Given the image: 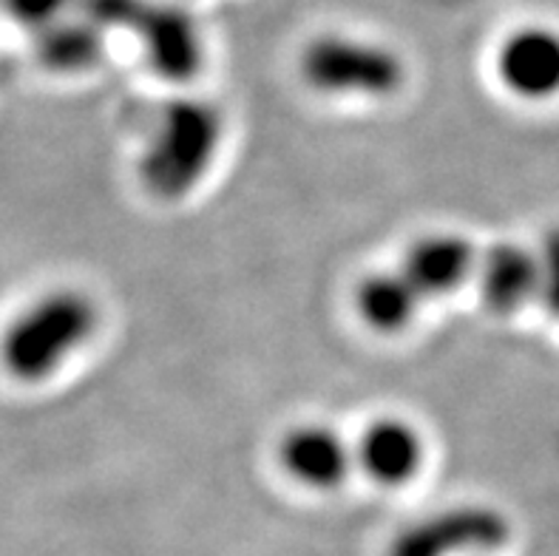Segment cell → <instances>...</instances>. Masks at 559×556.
Masks as SVG:
<instances>
[{
	"label": "cell",
	"mask_w": 559,
	"mask_h": 556,
	"mask_svg": "<svg viewBox=\"0 0 559 556\" xmlns=\"http://www.w3.org/2000/svg\"><path fill=\"white\" fill-rule=\"evenodd\" d=\"M97 327L99 310L88 293L49 289L0 330V369L23 387L46 383L94 339Z\"/></svg>",
	"instance_id": "obj_1"
},
{
	"label": "cell",
	"mask_w": 559,
	"mask_h": 556,
	"mask_svg": "<svg viewBox=\"0 0 559 556\" xmlns=\"http://www.w3.org/2000/svg\"><path fill=\"white\" fill-rule=\"evenodd\" d=\"M225 120L205 99L182 97L163 108L159 126L140 159V177L148 193L182 199L207 177L219 154Z\"/></svg>",
	"instance_id": "obj_2"
},
{
	"label": "cell",
	"mask_w": 559,
	"mask_h": 556,
	"mask_svg": "<svg viewBox=\"0 0 559 556\" xmlns=\"http://www.w3.org/2000/svg\"><path fill=\"white\" fill-rule=\"evenodd\" d=\"M301 78L321 94L390 97L404 85V60L381 43L324 35L301 51Z\"/></svg>",
	"instance_id": "obj_3"
},
{
	"label": "cell",
	"mask_w": 559,
	"mask_h": 556,
	"mask_svg": "<svg viewBox=\"0 0 559 556\" xmlns=\"http://www.w3.org/2000/svg\"><path fill=\"white\" fill-rule=\"evenodd\" d=\"M509 536L511 522L500 508L461 502L406 525L386 556H483L503 548Z\"/></svg>",
	"instance_id": "obj_4"
},
{
	"label": "cell",
	"mask_w": 559,
	"mask_h": 556,
	"mask_svg": "<svg viewBox=\"0 0 559 556\" xmlns=\"http://www.w3.org/2000/svg\"><path fill=\"white\" fill-rule=\"evenodd\" d=\"M355 454L347 440L324 423L293 426L278 440V465L298 486L312 492H333L344 486Z\"/></svg>",
	"instance_id": "obj_5"
},
{
	"label": "cell",
	"mask_w": 559,
	"mask_h": 556,
	"mask_svg": "<svg viewBox=\"0 0 559 556\" xmlns=\"http://www.w3.org/2000/svg\"><path fill=\"white\" fill-rule=\"evenodd\" d=\"M497 78L520 99H551L559 94V32L523 26L497 49Z\"/></svg>",
	"instance_id": "obj_6"
},
{
	"label": "cell",
	"mask_w": 559,
	"mask_h": 556,
	"mask_svg": "<svg viewBox=\"0 0 559 556\" xmlns=\"http://www.w3.org/2000/svg\"><path fill=\"white\" fill-rule=\"evenodd\" d=\"M136 35H140L151 69L170 83L193 80L205 63L202 32L191 14L179 7L151 3L136 26Z\"/></svg>",
	"instance_id": "obj_7"
},
{
	"label": "cell",
	"mask_w": 559,
	"mask_h": 556,
	"mask_svg": "<svg viewBox=\"0 0 559 556\" xmlns=\"http://www.w3.org/2000/svg\"><path fill=\"white\" fill-rule=\"evenodd\" d=\"M424 435L404 417L372 421L355 446V460L364 474L386 488L406 486L424 469Z\"/></svg>",
	"instance_id": "obj_8"
},
{
	"label": "cell",
	"mask_w": 559,
	"mask_h": 556,
	"mask_svg": "<svg viewBox=\"0 0 559 556\" xmlns=\"http://www.w3.org/2000/svg\"><path fill=\"white\" fill-rule=\"evenodd\" d=\"M477 287L486 310L511 316L539 298V256L514 241H497L477 261Z\"/></svg>",
	"instance_id": "obj_9"
},
{
	"label": "cell",
	"mask_w": 559,
	"mask_h": 556,
	"mask_svg": "<svg viewBox=\"0 0 559 556\" xmlns=\"http://www.w3.org/2000/svg\"><path fill=\"white\" fill-rule=\"evenodd\" d=\"M477 253L472 241L457 233H429L409 245L401 270L424 298L449 296L477 273Z\"/></svg>",
	"instance_id": "obj_10"
},
{
	"label": "cell",
	"mask_w": 559,
	"mask_h": 556,
	"mask_svg": "<svg viewBox=\"0 0 559 556\" xmlns=\"http://www.w3.org/2000/svg\"><path fill=\"white\" fill-rule=\"evenodd\" d=\"M106 32L83 14H66L63 21L35 32V60L51 74H83L103 60Z\"/></svg>",
	"instance_id": "obj_11"
},
{
	"label": "cell",
	"mask_w": 559,
	"mask_h": 556,
	"mask_svg": "<svg viewBox=\"0 0 559 556\" xmlns=\"http://www.w3.org/2000/svg\"><path fill=\"white\" fill-rule=\"evenodd\" d=\"M424 296L404 270H378L355 287V310L369 330L395 335L412 324Z\"/></svg>",
	"instance_id": "obj_12"
},
{
	"label": "cell",
	"mask_w": 559,
	"mask_h": 556,
	"mask_svg": "<svg viewBox=\"0 0 559 556\" xmlns=\"http://www.w3.org/2000/svg\"><path fill=\"white\" fill-rule=\"evenodd\" d=\"M148 7V0H78L74 9L103 32H111V28H134L136 32Z\"/></svg>",
	"instance_id": "obj_13"
},
{
	"label": "cell",
	"mask_w": 559,
	"mask_h": 556,
	"mask_svg": "<svg viewBox=\"0 0 559 556\" xmlns=\"http://www.w3.org/2000/svg\"><path fill=\"white\" fill-rule=\"evenodd\" d=\"M74 7L78 0H3L9 17L28 32H40L51 23L63 21Z\"/></svg>",
	"instance_id": "obj_14"
},
{
	"label": "cell",
	"mask_w": 559,
	"mask_h": 556,
	"mask_svg": "<svg viewBox=\"0 0 559 556\" xmlns=\"http://www.w3.org/2000/svg\"><path fill=\"white\" fill-rule=\"evenodd\" d=\"M539 256V301L551 316L559 318V227L546 236Z\"/></svg>",
	"instance_id": "obj_15"
}]
</instances>
